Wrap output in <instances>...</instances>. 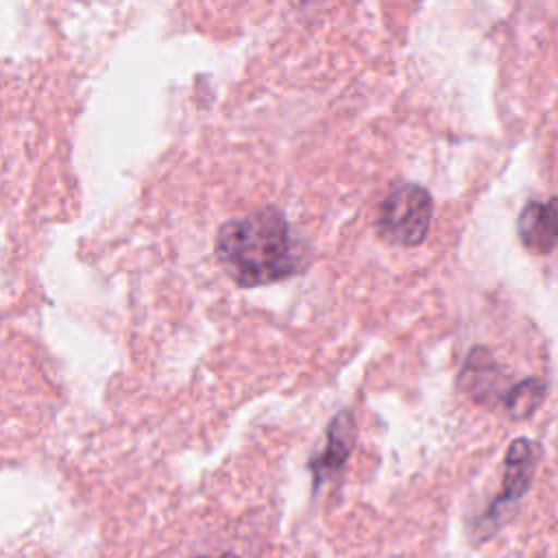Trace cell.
<instances>
[{"label": "cell", "mask_w": 558, "mask_h": 558, "mask_svg": "<svg viewBox=\"0 0 558 558\" xmlns=\"http://www.w3.org/2000/svg\"><path fill=\"white\" fill-rule=\"evenodd\" d=\"M536 466V447L527 438H517L510 442L506 451V464H504V482H501V493L495 499L490 514L499 510L504 504H510L519 499L532 484Z\"/></svg>", "instance_id": "obj_5"}, {"label": "cell", "mask_w": 558, "mask_h": 558, "mask_svg": "<svg viewBox=\"0 0 558 558\" xmlns=\"http://www.w3.org/2000/svg\"><path fill=\"white\" fill-rule=\"evenodd\" d=\"M357 427L355 418L349 410L338 412L329 427H327V440L320 453L312 460V477H314V488H320L325 482H329L333 475L342 471V466L349 460V453L355 445Z\"/></svg>", "instance_id": "obj_3"}, {"label": "cell", "mask_w": 558, "mask_h": 558, "mask_svg": "<svg viewBox=\"0 0 558 558\" xmlns=\"http://www.w3.org/2000/svg\"><path fill=\"white\" fill-rule=\"evenodd\" d=\"M432 214V194L418 183H401L379 205L377 233L390 244L416 246L427 238Z\"/></svg>", "instance_id": "obj_2"}, {"label": "cell", "mask_w": 558, "mask_h": 558, "mask_svg": "<svg viewBox=\"0 0 558 558\" xmlns=\"http://www.w3.org/2000/svg\"><path fill=\"white\" fill-rule=\"evenodd\" d=\"M545 392H547V388L541 379H523V381L514 384L504 399L508 414L512 418L530 416L543 403Z\"/></svg>", "instance_id": "obj_6"}, {"label": "cell", "mask_w": 558, "mask_h": 558, "mask_svg": "<svg viewBox=\"0 0 558 558\" xmlns=\"http://www.w3.org/2000/svg\"><path fill=\"white\" fill-rule=\"evenodd\" d=\"M196 558H238V556L231 554V551H222V554H218V556H196Z\"/></svg>", "instance_id": "obj_7"}, {"label": "cell", "mask_w": 558, "mask_h": 558, "mask_svg": "<svg viewBox=\"0 0 558 558\" xmlns=\"http://www.w3.org/2000/svg\"><path fill=\"white\" fill-rule=\"evenodd\" d=\"M519 238L534 253L558 248V196L538 203L532 201L519 216Z\"/></svg>", "instance_id": "obj_4"}, {"label": "cell", "mask_w": 558, "mask_h": 558, "mask_svg": "<svg viewBox=\"0 0 558 558\" xmlns=\"http://www.w3.org/2000/svg\"><path fill=\"white\" fill-rule=\"evenodd\" d=\"M214 251L227 275L242 288L286 279L301 264L296 238L277 207H264L222 222Z\"/></svg>", "instance_id": "obj_1"}]
</instances>
